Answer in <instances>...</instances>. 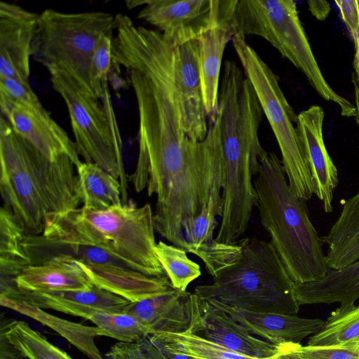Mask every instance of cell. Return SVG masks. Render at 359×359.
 Wrapping results in <instances>:
<instances>
[{
  "label": "cell",
  "mask_w": 359,
  "mask_h": 359,
  "mask_svg": "<svg viewBox=\"0 0 359 359\" xmlns=\"http://www.w3.org/2000/svg\"><path fill=\"white\" fill-rule=\"evenodd\" d=\"M137 137V163L128 181L137 192L147 188L148 196H156L155 231L186 250L184 229L203 210L223 168L219 118L201 142L191 139L171 114L148 120Z\"/></svg>",
  "instance_id": "1"
},
{
  "label": "cell",
  "mask_w": 359,
  "mask_h": 359,
  "mask_svg": "<svg viewBox=\"0 0 359 359\" xmlns=\"http://www.w3.org/2000/svg\"><path fill=\"white\" fill-rule=\"evenodd\" d=\"M260 223L296 284L323 278L329 271L324 244L311 222L306 201L290 189L281 161L268 153L254 180Z\"/></svg>",
  "instance_id": "2"
},
{
  "label": "cell",
  "mask_w": 359,
  "mask_h": 359,
  "mask_svg": "<svg viewBox=\"0 0 359 359\" xmlns=\"http://www.w3.org/2000/svg\"><path fill=\"white\" fill-rule=\"evenodd\" d=\"M154 213L149 203L133 201L104 210L83 206L49 214L41 235L102 249L149 276H165L156 253Z\"/></svg>",
  "instance_id": "3"
},
{
  "label": "cell",
  "mask_w": 359,
  "mask_h": 359,
  "mask_svg": "<svg viewBox=\"0 0 359 359\" xmlns=\"http://www.w3.org/2000/svg\"><path fill=\"white\" fill-rule=\"evenodd\" d=\"M238 242L242 250L236 261L194 293L243 310L297 314L295 283L271 244L255 238Z\"/></svg>",
  "instance_id": "4"
},
{
  "label": "cell",
  "mask_w": 359,
  "mask_h": 359,
  "mask_svg": "<svg viewBox=\"0 0 359 359\" xmlns=\"http://www.w3.org/2000/svg\"><path fill=\"white\" fill-rule=\"evenodd\" d=\"M54 89L69 111L74 142L85 162L93 163L120 182L123 204L128 201V177L123 163L122 140L110 96L108 81L102 83L101 104L61 69L46 67Z\"/></svg>",
  "instance_id": "5"
},
{
  "label": "cell",
  "mask_w": 359,
  "mask_h": 359,
  "mask_svg": "<svg viewBox=\"0 0 359 359\" xmlns=\"http://www.w3.org/2000/svg\"><path fill=\"white\" fill-rule=\"evenodd\" d=\"M234 35H257L270 43L306 77L318 94L341 106L343 96L326 81L292 0H236L230 21Z\"/></svg>",
  "instance_id": "6"
},
{
  "label": "cell",
  "mask_w": 359,
  "mask_h": 359,
  "mask_svg": "<svg viewBox=\"0 0 359 359\" xmlns=\"http://www.w3.org/2000/svg\"><path fill=\"white\" fill-rule=\"evenodd\" d=\"M114 25L115 16L107 12L46 9L39 15L32 55L45 67L61 69L97 97L92 81V60L100 39Z\"/></svg>",
  "instance_id": "7"
},
{
  "label": "cell",
  "mask_w": 359,
  "mask_h": 359,
  "mask_svg": "<svg viewBox=\"0 0 359 359\" xmlns=\"http://www.w3.org/2000/svg\"><path fill=\"white\" fill-rule=\"evenodd\" d=\"M231 41L278 142L290 189L297 197L309 201L314 189L294 126L297 115L285 97L276 74L248 44L245 36L236 34Z\"/></svg>",
  "instance_id": "8"
},
{
  "label": "cell",
  "mask_w": 359,
  "mask_h": 359,
  "mask_svg": "<svg viewBox=\"0 0 359 359\" xmlns=\"http://www.w3.org/2000/svg\"><path fill=\"white\" fill-rule=\"evenodd\" d=\"M0 190L4 205L26 234L40 235L50 209L32 167L27 140L0 118Z\"/></svg>",
  "instance_id": "9"
},
{
  "label": "cell",
  "mask_w": 359,
  "mask_h": 359,
  "mask_svg": "<svg viewBox=\"0 0 359 359\" xmlns=\"http://www.w3.org/2000/svg\"><path fill=\"white\" fill-rule=\"evenodd\" d=\"M234 4L235 0H147L137 18L177 46L215 27L229 26Z\"/></svg>",
  "instance_id": "10"
},
{
  "label": "cell",
  "mask_w": 359,
  "mask_h": 359,
  "mask_svg": "<svg viewBox=\"0 0 359 359\" xmlns=\"http://www.w3.org/2000/svg\"><path fill=\"white\" fill-rule=\"evenodd\" d=\"M190 323L194 334L236 353L259 359L272 357L277 346L259 339L223 310L194 293L189 294Z\"/></svg>",
  "instance_id": "11"
},
{
  "label": "cell",
  "mask_w": 359,
  "mask_h": 359,
  "mask_svg": "<svg viewBox=\"0 0 359 359\" xmlns=\"http://www.w3.org/2000/svg\"><path fill=\"white\" fill-rule=\"evenodd\" d=\"M2 116L13 129L47 157L68 156L79 167L76 144L41 104H24L0 99Z\"/></svg>",
  "instance_id": "12"
},
{
  "label": "cell",
  "mask_w": 359,
  "mask_h": 359,
  "mask_svg": "<svg viewBox=\"0 0 359 359\" xmlns=\"http://www.w3.org/2000/svg\"><path fill=\"white\" fill-rule=\"evenodd\" d=\"M39 15L18 5L0 3V79L29 83L30 57Z\"/></svg>",
  "instance_id": "13"
},
{
  "label": "cell",
  "mask_w": 359,
  "mask_h": 359,
  "mask_svg": "<svg viewBox=\"0 0 359 359\" xmlns=\"http://www.w3.org/2000/svg\"><path fill=\"white\" fill-rule=\"evenodd\" d=\"M325 113L318 105H313L297 115L295 124L301 150L310 170L314 195L322 201L326 213L333 210L334 191L339 182L338 170L323 140Z\"/></svg>",
  "instance_id": "14"
},
{
  "label": "cell",
  "mask_w": 359,
  "mask_h": 359,
  "mask_svg": "<svg viewBox=\"0 0 359 359\" xmlns=\"http://www.w3.org/2000/svg\"><path fill=\"white\" fill-rule=\"evenodd\" d=\"M175 86L184 132L192 140L201 142L208 132L199 69L197 39L174 46Z\"/></svg>",
  "instance_id": "15"
},
{
  "label": "cell",
  "mask_w": 359,
  "mask_h": 359,
  "mask_svg": "<svg viewBox=\"0 0 359 359\" xmlns=\"http://www.w3.org/2000/svg\"><path fill=\"white\" fill-rule=\"evenodd\" d=\"M206 300L229 314L251 334L275 346L300 344L307 337L318 332L325 323L320 318H301L297 314L250 311L215 299Z\"/></svg>",
  "instance_id": "16"
},
{
  "label": "cell",
  "mask_w": 359,
  "mask_h": 359,
  "mask_svg": "<svg viewBox=\"0 0 359 359\" xmlns=\"http://www.w3.org/2000/svg\"><path fill=\"white\" fill-rule=\"evenodd\" d=\"M21 292L88 290L94 285L70 255H60L36 265H29L15 278Z\"/></svg>",
  "instance_id": "17"
},
{
  "label": "cell",
  "mask_w": 359,
  "mask_h": 359,
  "mask_svg": "<svg viewBox=\"0 0 359 359\" xmlns=\"http://www.w3.org/2000/svg\"><path fill=\"white\" fill-rule=\"evenodd\" d=\"M190 292L177 289L167 293L129 302L122 312L138 319L156 332L180 333L186 331L190 323Z\"/></svg>",
  "instance_id": "18"
},
{
  "label": "cell",
  "mask_w": 359,
  "mask_h": 359,
  "mask_svg": "<svg viewBox=\"0 0 359 359\" xmlns=\"http://www.w3.org/2000/svg\"><path fill=\"white\" fill-rule=\"evenodd\" d=\"M0 303L4 307L33 318L51 328L88 358L104 359L95 341L97 336H101L98 327L85 325L50 314L28 302L20 290L9 294L0 295Z\"/></svg>",
  "instance_id": "19"
},
{
  "label": "cell",
  "mask_w": 359,
  "mask_h": 359,
  "mask_svg": "<svg viewBox=\"0 0 359 359\" xmlns=\"http://www.w3.org/2000/svg\"><path fill=\"white\" fill-rule=\"evenodd\" d=\"M233 36L229 26L222 25L204 32L197 39L203 102L210 123H214L217 116L222 60L225 48Z\"/></svg>",
  "instance_id": "20"
},
{
  "label": "cell",
  "mask_w": 359,
  "mask_h": 359,
  "mask_svg": "<svg viewBox=\"0 0 359 359\" xmlns=\"http://www.w3.org/2000/svg\"><path fill=\"white\" fill-rule=\"evenodd\" d=\"M300 306L317 304H351L359 299V259L339 269H330L321 279L305 284L295 283Z\"/></svg>",
  "instance_id": "21"
},
{
  "label": "cell",
  "mask_w": 359,
  "mask_h": 359,
  "mask_svg": "<svg viewBox=\"0 0 359 359\" xmlns=\"http://www.w3.org/2000/svg\"><path fill=\"white\" fill-rule=\"evenodd\" d=\"M326 259L330 269H339L359 259V189L346 199L327 235Z\"/></svg>",
  "instance_id": "22"
},
{
  "label": "cell",
  "mask_w": 359,
  "mask_h": 359,
  "mask_svg": "<svg viewBox=\"0 0 359 359\" xmlns=\"http://www.w3.org/2000/svg\"><path fill=\"white\" fill-rule=\"evenodd\" d=\"M30 304L42 309H52L74 316L84 307L111 312H122L130 302L114 293L94 286L88 290L41 291L22 292Z\"/></svg>",
  "instance_id": "23"
},
{
  "label": "cell",
  "mask_w": 359,
  "mask_h": 359,
  "mask_svg": "<svg viewBox=\"0 0 359 359\" xmlns=\"http://www.w3.org/2000/svg\"><path fill=\"white\" fill-rule=\"evenodd\" d=\"M76 174L77 194L83 207L104 210L123 204L120 182L97 164L82 161Z\"/></svg>",
  "instance_id": "24"
},
{
  "label": "cell",
  "mask_w": 359,
  "mask_h": 359,
  "mask_svg": "<svg viewBox=\"0 0 359 359\" xmlns=\"http://www.w3.org/2000/svg\"><path fill=\"white\" fill-rule=\"evenodd\" d=\"M24 230L4 206L0 210V272L1 283H15V278L31 265L24 247Z\"/></svg>",
  "instance_id": "25"
},
{
  "label": "cell",
  "mask_w": 359,
  "mask_h": 359,
  "mask_svg": "<svg viewBox=\"0 0 359 359\" xmlns=\"http://www.w3.org/2000/svg\"><path fill=\"white\" fill-rule=\"evenodd\" d=\"M307 345L359 348V305L341 304Z\"/></svg>",
  "instance_id": "26"
},
{
  "label": "cell",
  "mask_w": 359,
  "mask_h": 359,
  "mask_svg": "<svg viewBox=\"0 0 359 359\" xmlns=\"http://www.w3.org/2000/svg\"><path fill=\"white\" fill-rule=\"evenodd\" d=\"M224 184V167L216 174L208 201L199 215L184 229L187 241V252L194 253L198 248L215 240L214 231L217 217L222 215V187Z\"/></svg>",
  "instance_id": "27"
},
{
  "label": "cell",
  "mask_w": 359,
  "mask_h": 359,
  "mask_svg": "<svg viewBox=\"0 0 359 359\" xmlns=\"http://www.w3.org/2000/svg\"><path fill=\"white\" fill-rule=\"evenodd\" d=\"M0 331L28 359H73L24 321L1 318Z\"/></svg>",
  "instance_id": "28"
},
{
  "label": "cell",
  "mask_w": 359,
  "mask_h": 359,
  "mask_svg": "<svg viewBox=\"0 0 359 359\" xmlns=\"http://www.w3.org/2000/svg\"><path fill=\"white\" fill-rule=\"evenodd\" d=\"M151 336L170 343L178 351L191 359H259L233 351L188 329L180 333L156 332Z\"/></svg>",
  "instance_id": "29"
},
{
  "label": "cell",
  "mask_w": 359,
  "mask_h": 359,
  "mask_svg": "<svg viewBox=\"0 0 359 359\" xmlns=\"http://www.w3.org/2000/svg\"><path fill=\"white\" fill-rule=\"evenodd\" d=\"M87 320L100 329L101 336L121 342H132L153 334V331L135 317L123 312H111L95 309Z\"/></svg>",
  "instance_id": "30"
},
{
  "label": "cell",
  "mask_w": 359,
  "mask_h": 359,
  "mask_svg": "<svg viewBox=\"0 0 359 359\" xmlns=\"http://www.w3.org/2000/svg\"><path fill=\"white\" fill-rule=\"evenodd\" d=\"M156 253L165 274L175 289L185 292L187 286L201 275L200 266L190 259L187 251L160 241Z\"/></svg>",
  "instance_id": "31"
},
{
  "label": "cell",
  "mask_w": 359,
  "mask_h": 359,
  "mask_svg": "<svg viewBox=\"0 0 359 359\" xmlns=\"http://www.w3.org/2000/svg\"><path fill=\"white\" fill-rule=\"evenodd\" d=\"M239 242L225 243L215 240L194 252L204 263L205 269L213 278L236 261L241 252Z\"/></svg>",
  "instance_id": "32"
},
{
  "label": "cell",
  "mask_w": 359,
  "mask_h": 359,
  "mask_svg": "<svg viewBox=\"0 0 359 359\" xmlns=\"http://www.w3.org/2000/svg\"><path fill=\"white\" fill-rule=\"evenodd\" d=\"M114 28L100 39L92 60V81L96 97L103 96L102 83L108 81V74L112 65V41Z\"/></svg>",
  "instance_id": "33"
},
{
  "label": "cell",
  "mask_w": 359,
  "mask_h": 359,
  "mask_svg": "<svg viewBox=\"0 0 359 359\" xmlns=\"http://www.w3.org/2000/svg\"><path fill=\"white\" fill-rule=\"evenodd\" d=\"M105 359H170L150 336L132 342L114 344Z\"/></svg>",
  "instance_id": "34"
},
{
  "label": "cell",
  "mask_w": 359,
  "mask_h": 359,
  "mask_svg": "<svg viewBox=\"0 0 359 359\" xmlns=\"http://www.w3.org/2000/svg\"><path fill=\"white\" fill-rule=\"evenodd\" d=\"M0 99L24 104H41L29 83L13 78L0 79Z\"/></svg>",
  "instance_id": "35"
},
{
  "label": "cell",
  "mask_w": 359,
  "mask_h": 359,
  "mask_svg": "<svg viewBox=\"0 0 359 359\" xmlns=\"http://www.w3.org/2000/svg\"><path fill=\"white\" fill-rule=\"evenodd\" d=\"M299 350L306 359H359V348L299 344Z\"/></svg>",
  "instance_id": "36"
},
{
  "label": "cell",
  "mask_w": 359,
  "mask_h": 359,
  "mask_svg": "<svg viewBox=\"0 0 359 359\" xmlns=\"http://www.w3.org/2000/svg\"><path fill=\"white\" fill-rule=\"evenodd\" d=\"M341 18L350 32L353 40L359 39V4L358 0L335 1Z\"/></svg>",
  "instance_id": "37"
},
{
  "label": "cell",
  "mask_w": 359,
  "mask_h": 359,
  "mask_svg": "<svg viewBox=\"0 0 359 359\" xmlns=\"http://www.w3.org/2000/svg\"><path fill=\"white\" fill-rule=\"evenodd\" d=\"M300 344H282L277 346L276 353L268 359H306L299 351Z\"/></svg>",
  "instance_id": "38"
},
{
  "label": "cell",
  "mask_w": 359,
  "mask_h": 359,
  "mask_svg": "<svg viewBox=\"0 0 359 359\" xmlns=\"http://www.w3.org/2000/svg\"><path fill=\"white\" fill-rule=\"evenodd\" d=\"M0 359H28L8 341L1 331H0Z\"/></svg>",
  "instance_id": "39"
},
{
  "label": "cell",
  "mask_w": 359,
  "mask_h": 359,
  "mask_svg": "<svg viewBox=\"0 0 359 359\" xmlns=\"http://www.w3.org/2000/svg\"><path fill=\"white\" fill-rule=\"evenodd\" d=\"M308 5L311 14L319 20L325 19L331 10L326 1H309Z\"/></svg>",
  "instance_id": "40"
},
{
  "label": "cell",
  "mask_w": 359,
  "mask_h": 359,
  "mask_svg": "<svg viewBox=\"0 0 359 359\" xmlns=\"http://www.w3.org/2000/svg\"><path fill=\"white\" fill-rule=\"evenodd\" d=\"M150 337L170 359H191L190 357L178 351L170 343L156 339L151 335Z\"/></svg>",
  "instance_id": "41"
},
{
  "label": "cell",
  "mask_w": 359,
  "mask_h": 359,
  "mask_svg": "<svg viewBox=\"0 0 359 359\" xmlns=\"http://www.w3.org/2000/svg\"><path fill=\"white\" fill-rule=\"evenodd\" d=\"M352 81L354 88L355 107V121L359 126V72L353 73Z\"/></svg>",
  "instance_id": "42"
},
{
  "label": "cell",
  "mask_w": 359,
  "mask_h": 359,
  "mask_svg": "<svg viewBox=\"0 0 359 359\" xmlns=\"http://www.w3.org/2000/svg\"><path fill=\"white\" fill-rule=\"evenodd\" d=\"M355 56L353 60L354 71L359 72V39L354 40Z\"/></svg>",
  "instance_id": "43"
},
{
  "label": "cell",
  "mask_w": 359,
  "mask_h": 359,
  "mask_svg": "<svg viewBox=\"0 0 359 359\" xmlns=\"http://www.w3.org/2000/svg\"><path fill=\"white\" fill-rule=\"evenodd\" d=\"M147 2V0H140V1H126V4L128 9L133 8L135 7H137L138 6H144Z\"/></svg>",
  "instance_id": "44"
},
{
  "label": "cell",
  "mask_w": 359,
  "mask_h": 359,
  "mask_svg": "<svg viewBox=\"0 0 359 359\" xmlns=\"http://www.w3.org/2000/svg\"><path fill=\"white\" fill-rule=\"evenodd\" d=\"M358 4H359V0H358Z\"/></svg>",
  "instance_id": "45"
}]
</instances>
